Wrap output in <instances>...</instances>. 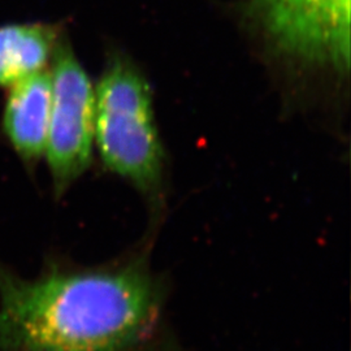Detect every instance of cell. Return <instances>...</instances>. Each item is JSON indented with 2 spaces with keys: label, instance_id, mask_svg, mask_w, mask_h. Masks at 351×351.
<instances>
[{
  "label": "cell",
  "instance_id": "obj_1",
  "mask_svg": "<svg viewBox=\"0 0 351 351\" xmlns=\"http://www.w3.org/2000/svg\"><path fill=\"white\" fill-rule=\"evenodd\" d=\"M162 339L163 293L141 262L34 280L0 265L1 351H158Z\"/></svg>",
  "mask_w": 351,
  "mask_h": 351
},
{
  "label": "cell",
  "instance_id": "obj_2",
  "mask_svg": "<svg viewBox=\"0 0 351 351\" xmlns=\"http://www.w3.org/2000/svg\"><path fill=\"white\" fill-rule=\"evenodd\" d=\"M94 139L112 172L143 190L159 185L163 147L150 88L136 68L119 58L108 65L95 91Z\"/></svg>",
  "mask_w": 351,
  "mask_h": 351
},
{
  "label": "cell",
  "instance_id": "obj_3",
  "mask_svg": "<svg viewBox=\"0 0 351 351\" xmlns=\"http://www.w3.org/2000/svg\"><path fill=\"white\" fill-rule=\"evenodd\" d=\"M351 0H247L242 13L281 58L328 66H350Z\"/></svg>",
  "mask_w": 351,
  "mask_h": 351
},
{
  "label": "cell",
  "instance_id": "obj_4",
  "mask_svg": "<svg viewBox=\"0 0 351 351\" xmlns=\"http://www.w3.org/2000/svg\"><path fill=\"white\" fill-rule=\"evenodd\" d=\"M51 113L46 156L58 193L82 175L91 160L95 91L72 49L59 42L52 58Z\"/></svg>",
  "mask_w": 351,
  "mask_h": 351
},
{
  "label": "cell",
  "instance_id": "obj_5",
  "mask_svg": "<svg viewBox=\"0 0 351 351\" xmlns=\"http://www.w3.org/2000/svg\"><path fill=\"white\" fill-rule=\"evenodd\" d=\"M51 113V77L43 71L10 88L3 111V132L27 163L45 155Z\"/></svg>",
  "mask_w": 351,
  "mask_h": 351
},
{
  "label": "cell",
  "instance_id": "obj_6",
  "mask_svg": "<svg viewBox=\"0 0 351 351\" xmlns=\"http://www.w3.org/2000/svg\"><path fill=\"white\" fill-rule=\"evenodd\" d=\"M59 45V33L46 24L0 26V86L11 88L43 72Z\"/></svg>",
  "mask_w": 351,
  "mask_h": 351
}]
</instances>
